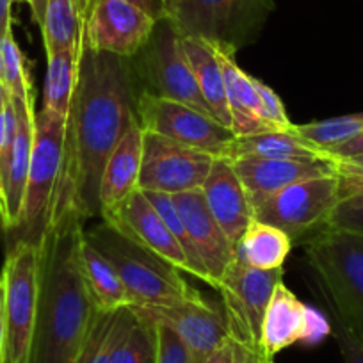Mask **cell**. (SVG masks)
Segmentation results:
<instances>
[{
    "label": "cell",
    "mask_w": 363,
    "mask_h": 363,
    "mask_svg": "<svg viewBox=\"0 0 363 363\" xmlns=\"http://www.w3.org/2000/svg\"><path fill=\"white\" fill-rule=\"evenodd\" d=\"M139 93L132 59L100 54L84 45L75 95L66 116L61 177L47 228L68 219L86 223L100 216L104 167L138 121Z\"/></svg>",
    "instance_id": "1"
},
{
    "label": "cell",
    "mask_w": 363,
    "mask_h": 363,
    "mask_svg": "<svg viewBox=\"0 0 363 363\" xmlns=\"http://www.w3.org/2000/svg\"><path fill=\"white\" fill-rule=\"evenodd\" d=\"M84 223H57L40 244V294L30 363H77L96 308L80 264Z\"/></svg>",
    "instance_id": "2"
},
{
    "label": "cell",
    "mask_w": 363,
    "mask_h": 363,
    "mask_svg": "<svg viewBox=\"0 0 363 363\" xmlns=\"http://www.w3.org/2000/svg\"><path fill=\"white\" fill-rule=\"evenodd\" d=\"M84 235L116 267L132 306L173 305L200 296L177 267L121 235L107 223L84 232Z\"/></svg>",
    "instance_id": "3"
},
{
    "label": "cell",
    "mask_w": 363,
    "mask_h": 363,
    "mask_svg": "<svg viewBox=\"0 0 363 363\" xmlns=\"http://www.w3.org/2000/svg\"><path fill=\"white\" fill-rule=\"evenodd\" d=\"M328 306L363 335V235L326 228L306 242Z\"/></svg>",
    "instance_id": "4"
},
{
    "label": "cell",
    "mask_w": 363,
    "mask_h": 363,
    "mask_svg": "<svg viewBox=\"0 0 363 363\" xmlns=\"http://www.w3.org/2000/svg\"><path fill=\"white\" fill-rule=\"evenodd\" d=\"M271 11L272 0H166V22L180 36L235 52L253 41Z\"/></svg>",
    "instance_id": "5"
},
{
    "label": "cell",
    "mask_w": 363,
    "mask_h": 363,
    "mask_svg": "<svg viewBox=\"0 0 363 363\" xmlns=\"http://www.w3.org/2000/svg\"><path fill=\"white\" fill-rule=\"evenodd\" d=\"M66 118L41 109L34 118V145L18 228V240L38 242L47 228L62 166Z\"/></svg>",
    "instance_id": "6"
},
{
    "label": "cell",
    "mask_w": 363,
    "mask_h": 363,
    "mask_svg": "<svg viewBox=\"0 0 363 363\" xmlns=\"http://www.w3.org/2000/svg\"><path fill=\"white\" fill-rule=\"evenodd\" d=\"M0 277L6 284V363H30L40 294V244L16 240Z\"/></svg>",
    "instance_id": "7"
},
{
    "label": "cell",
    "mask_w": 363,
    "mask_h": 363,
    "mask_svg": "<svg viewBox=\"0 0 363 363\" xmlns=\"http://www.w3.org/2000/svg\"><path fill=\"white\" fill-rule=\"evenodd\" d=\"M134 59L138 61H132V66L143 82V91L177 100L212 116L182 47V36L166 20L157 22L150 41Z\"/></svg>",
    "instance_id": "8"
},
{
    "label": "cell",
    "mask_w": 363,
    "mask_h": 363,
    "mask_svg": "<svg viewBox=\"0 0 363 363\" xmlns=\"http://www.w3.org/2000/svg\"><path fill=\"white\" fill-rule=\"evenodd\" d=\"M340 201V182L335 177L310 178L285 187L253 208L255 219L277 226L292 242L328 228L331 214Z\"/></svg>",
    "instance_id": "9"
},
{
    "label": "cell",
    "mask_w": 363,
    "mask_h": 363,
    "mask_svg": "<svg viewBox=\"0 0 363 363\" xmlns=\"http://www.w3.org/2000/svg\"><path fill=\"white\" fill-rule=\"evenodd\" d=\"M284 281V267L260 271L233 258L219 284L230 337L260 352V331L271 296Z\"/></svg>",
    "instance_id": "10"
},
{
    "label": "cell",
    "mask_w": 363,
    "mask_h": 363,
    "mask_svg": "<svg viewBox=\"0 0 363 363\" xmlns=\"http://www.w3.org/2000/svg\"><path fill=\"white\" fill-rule=\"evenodd\" d=\"M135 113L143 130L164 135L214 157H225L230 143L237 138L211 114L143 89L138 96Z\"/></svg>",
    "instance_id": "11"
},
{
    "label": "cell",
    "mask_w": 363,
    "mask_h": 363,
    "mask_svg": "<svg viewBox=\"0 0 363 363\" xmlns=\"http://www.w3.org/2000/svg\"><path fill=\"white\" fill-rule=\"evenodd\" d=\"M214 160L211 153L143 130L139 189L166 194L201 189Z\"/></svg>",
    "instance_id": "12"
},
{
    "label": "cell",
    "mask_w": 363,
    "mask_h": 363,
    "mask_svg": "<svg viewBox=\"0 0 363 363\" xmlns=\"http://www.w3.org/2000/svg\"><path fill=\"white\" fill-rule=\"evenodd\" d=\"M157 22L127 0H89L84 45L100 54L134 59L152 38Z\"/></svg>",
    "instance_id": "13"
},
{
    "label": "cell",
    "mask_w": 363,
    "mask_h": 363,
    "mask_svg": "<svg viewBox=\"0 0 363 363\" xmlns=\"http://www.w3.org/2000/svg\"><path fill=\"white\" fill-rule=\"evenodd\" d=\"M141 319L162 324L184 340L193 363H205L208 356L230 337L228 323L221 303L203 296L159 306H132Z\"/></svg>",
    "instance_id": "14"
},
{
    "label": "cell",
    "mask_w": 363,
    "mask_h": 363,
    "mask_svg": "<svg viewBox=\"0 0 363 363\" xmlns=\"http://www.w3.org/2000/svg\"><path fill=\"white\" fill-rule=\"evenodd\" d=\"M331 335V323L315 308L296 298L294 292L280 281L274 287L260 331V352L274 358L278 352L303 342L315 345Z\"/></svg>",
    "instance_id": "15"
},
{
    "label": "cell",
    "mask_w": 363,
    "mask_h": 363,
    "mask_svg": "<svg viewBox=\"0 0 363 363\" xmlns=\"http://www.w3.org/2000/svg\"><path fill=\"white\" fill-rule=\"evenodd\" d=\"M102 219L121 235L155 253L178 271L191 274V265L186 253L141 189L135 191L123 205H120L111 214L104 216Z\"/></svg>",
    "instance_id": "16"
},
{
    "label": "cell",
    "mask_w": 363,
    "mask_h": 363,
    "mask_svg": "<svg viewBox=\"0 0 363 363\" xmlns=\"http://www.w3.org/2000/svg\"><path fill=\"white\" fill-rule=\"evenodd\" d=\"M171 196L203 262L205 271L211 278V287L218 291L226 269L237 257L235 246L230 242L226 233L208 211L203 191L193 189Z\"/></svg>",
    "instance_id": "17"
},
{
    "label": "cell",
    "mask_w": 363,
    "mask_h": 363,
    "mask_svg": "<svg viewBox=\"0 0 363 363\" xmlns=\"http://www.w3.org/2000/svg\"><path fill=\"white\" fill-rule=\"evenodd\" d=\"M232 162L253 208L292 184L338 174L333 159L280 160L240 157L232 159Z\"/></svg>",
    "instance_id": "18"
},
{
    "label": "cell",
    "mask_w": 363,
    "mask_h": 363,
    "mask_svg": "<svg viewBox=\"0 0 363 363\" xmlns=\"http://www.w3.org/2000/svg\"><path fill=\"white\" fill-rule=\"evenodd\" d=\"M201 191L208 211L237 250L242 235L253 223L255 214L232 159L216 157Z\"/></svg>",
    "instance_id": "19"
},
{
    "label": "cell",
    "mask_w": 363,
    "mask_h": 363,
    "mask_svg": "<svg viewBox=\"0 0 363 363\" xmlns=\"http://www.w3.org/2000/svg\"><path fill=\"white\" fill-rule=\"evenodd\" d=\"M11 100L16 113V135L8 178H6L4 201L0 207V223L6 230L18 228L20 216H22L34 145V118H36L34 100H27V102L16 99Z\"/></svg>",
    "instance_id": "20"
},
{
    "label": "cell",
    "mask_w": 363,
    "mask_h": 363,
    "mask_svg": "<svg viewBox=\"0 0 363 363\" xmlns=\"http://www.w3.org/2000/svg\"><path fill=\"white\" fill-rule=\"evenodd\" d=\"M143 162V128L132 123L114 152L107 159L100 180V216H107L123 205L139 189Z\"/></svg>",
    "instance_id": "21"
},
{
    "label": "cell",
    "mask_w": 363,
    "mask_h": 363,
    "mask_svg": "<svg viewBox=\"0 0 363 363\" xmlns=\"http://www.w3.org/2000/svg\"><path fill=\"white\" fill-rule=\"evenodd\" d=\"M212 47H214L223 77H225L233 134L240 138V135H253L272 130L262 118L260 99L255 89L253 77L242 72L237 65V52L216 43H212Z\"/></svg>",
    "instance_id": "22"
},
{
    "label": "cell",
    "mask_w": 363,
    "mask_h": 363,
    "mask_svg": "<svg viewBox=\"0 0 363 363\" xmlns=\"http://www.w3.org/2000/svg\"><path fill=\"white\" fill-rule=\"evenodd\" d=\"M182 47L189 59L198 87L212 116L232 130V114H230L228 96H226L225 77H223V69L219 66L212 43L201 38L182 36Z\"/></svg>",
    "instance_id": "23"
},
{
    "label": "cell",
    "mask_w": 363,
    "mask_h": 363,
    "mask_svg": "<svg viewBox=\"0 0 363 363\" xmlns=\"http://www.w3.org/2000/svg\"><path fill=\"white\" fill-rule=\"evenodd\" d=\"M228 159L258 157V159L280 160H315L330 159L308 141L299 138L294 130H269L262 134L240 135L230 143L226 155Z\"/></svg>",
    "instance_id": "24"
},
{
    "label": "cell",
    "mask_w": 363,
    "mask_h": 363,
    "mask_svg": "<svg viewBox=\"0 0 363 363\" xmlns=\"http://www.w3.org/2000/svg\"><path fill=\"white\" fill-rule=\"evenodd\" d=\"M80 264L93 301L100 312L132 306V299L109 258L100 253L86 235L80 240Z\"/></svg>",
    "instance_id": "25"
},
{
    "label": "cell",
    "mask_w": 363,
    "mask_h": 363,
    "mask_svg": "<svg viewBox=\"0 0 363 363\" xmlns=\"http://www.w3.org/2000/svg\"><path fill=\"white\" fill-rule=\"evenodd\" d=\"M138 323L132 306L100 312L84 342L77 363H113L118 345Z\"/></svg>",
    "instance_id": "26"
},
{
    "label": "cell",
    "mask_w": 363,
    "mask_h": 363,
    "mask_svg": "<svg viewBox=\"0 0 363 363\" xmlns=\"http://www.w3.org/2000/svg\"><path fill=\"white\" fill-rule=\"evenodd\" d=\"M292 244L291 237L280 228L253 219L237 246V257L250 267L272 271L284 267Z\"/></svg>",
    "instance_id": "27"
},
{
    "label": "cell",
    "mask_w": 363,
    "mask_h": 363,
    "mask_svg": "<svg viewBox=\"0 0 363 363\" xmlns=\"http://www.w3.org/2000/svg\"><path fill=\"white\" fill-rule=\"evenodd\" d=\"M40 27L47 57L62 50L84 48V20L73 0H47Z\"/></svg>",
    "instance_id": "28"
},
{
    "label": "cell",
    "mask_w": 363,
    "mask_h": 363,
    "mask_svg": "<svg viewBox=\"0 0 363 363\" xmlns=\"http://www.w3.org/2000/svg\"><path fill=\"white\" fill-rule=\"evenodd\" d=\"M84 48L80 50H62L47 57V77H45L43 107L61 116H68L73 95H75L79 68Z\"/></svg>",
    "instance_id": "29"
},
{
    "label": "cell",
    "mask_w": 363,
    "mask_h": 363,
    "mask_svg": "<svg viewBox=\"0 0 363 363\" xmlns=\"http://www.w3.org/2000/svg\"><path fill=\"white\" fill-rule=\"evenodd\" d=\"M292 130L319 148L320 152L330 153L344 143L351 141L352 138L363 132V113L345 114V116L330 118L323 121H312L305 125H294ZM331 159V157H330Z\"/></svg>",
    "instance_id": "30"
},
{
    "label": "cell",
    "mask_w": 363,
    "mask_h": 363,
    "mask_svg": "<svg viewBox=\"0 0 363 363\" xmlns=\"http://www.w3.org/2000/svg\"><path fill=\"white\" fill-rule=\"evenodd\" d=\"M143 193L146 194L150 203L155 207V211L159 212L162 221L166 223L169 232L173 233L177 242L180 244V247L184 250V253H186L187 260H189V265H191V274L196 277L198 280L203 281V284L211 285V278H208L207 271H205L203 267V262H201L200 255H198L196 246H194L193 239H191L189 232H187L186 223H184V219H182L177 205H174L173 196L166 193H153V191H143Z\"/></svg>",
    "instance_id": "31"
},
{
    "label": "cell",
    "mask_w": 363,
    "mask_h": 363,
    "mask_svg": "<svg viewBox=\"0 0 363 363\" xmlns=\"http://www.w3.org/2000/svg\"><path fill=\"white\" fill-rule=\"evenodd\" d=\"M0 54L4 61V84L8 86L11 99L16 100H34L33 84H30L29 72L26 66V57L16 43L13 30H9L0 41Z\"/></svg>",
    "instance_id": "32"
},
{
    "label": "cell",
    "mask_w": 363,
    "mask_h": 363,
    "mask_svg": "<svg viewBox=\"0 0 363 363\" xmlns=\"http://www.w3.org/2000/svg\"><path fill=\"white\" fill-rule=\"evenodd\" d=\"M138 315V313H135ZM157 362V331L155 324L141 319L132 326L127 337L118 345L113 363H155Z\"/></svg>",
    "instance_id": "33"
},
{
    "label": "cell",
    "mask_w": 363,
    "mask_h": 363,
    "mask_svg": "<svg viewBox=\"0 0 363 363\" xmlns=\"http://www.w3.org/2000/svg\"><path fill=\"white\" fill-rule=\"evenodd\" d=\"M16 135V113L13 100L6 106L4 113L0 114V207L4 201L6 178H8L9 162H11L13 145Z\"/></svg>",
    "instance_id": "34"
},
{
    "label": "cell",
    "mask_w": 363,
    "mask_h": 363,
    "mask_svg": "<svg viewBox=\"0 0 363 363\" xmlns=\"http://www.w3.org/2000/svg\"><path fill=\"white\" fill-rule=\"evenodd\" d=\"M255 89L258 93V99H260V109H262V118H264L265 123L272 128V130H291L294 127L291 120L287 116V111H285L284 102H281L280 96L274 93L269 86H265L262 80L255 79L253 77Z\"/></svg>",
    "instance_id": "35"
},
{
    "label": "cell",
    "mask_w": 363,
    "mask_h": 363,
    "mask_svg": "<svg viewBox=\"0 0 363 363\" xmlns=\"http://www.w3.org/2000/svg\"><path fill=\"white\" fill-rule=\"evenodd\" d=\"M330 308V306H328ZM331 313V333L337 338L340 347L342 358L345 363H363V335L358 333L354 328L349 326L335 310L330 308Z\"/></svg>",
    "instance_id": "36"
},
{
    "label": "cell",
    "mask_w": 363,
    "mask_h": 363,
    "mask_svg": "<svg viewBox=\"0 0 363 363\" xmlns=\"http://www.w3.org/2000/svg\"><path fill=\"white\" fill-rule=\"evenodd\" d=\"M328 228L363 235V198L349 196L338 201L328 223Z\"/></svg>",
    "instance_id": "37"
},
{
    "label": "cell",
    "mask_w": 363,
    "mask_h": 363,
    "mask_svg": "<svg viewBox=\"0 0 363 363\" xmlns=\"http://www.w3.org/2000/svg\"><path fill=\"white\" fill-rule=\"evenodd\" d=\"M157 362L155 363H193L191 352L180 337L162 324H155Z\"/></svg>",
    "instance_id": "38"
},
{
    "label": "cell",
    "mask_w": 363,
    "mask_h": 363,
    "mask_svg": "<svg viewBox=\"0 0 363 363\" xmlns=\"http://www.w3.org/2000/svg\"><path fill=\"white\" fill-rule=\"evenodd\" d=\"M257 356L258 351H253L235 338L228 337L205 363H257Z\"/></svg>",
    "instance_id": "39"
},
{
    "label": "cell",
    "mask_w": 363,
    "mask_h": 363,
    "mask_svg": "<svg viewBox=\"0 0 363 363\" xmlns=\"http://www.w3.org/2000/svg\"><path fill=\"white\" fill-rule=\"evenodd\" d=\"M130 4H134L135 8L143 9L146 15L152 16L155 22H162L166 20V0H127Z\"/></svg>",
    "instance_id": "40"
},
{
    "label": "cell",
    "mask_w": 363,
    "mask_h": 363,
    "mask_svg": "<svg viewBox=\"0 0 363 363\" xmlns=\"http://www.w3.org/2000/svg\"><path fill=\"white\" fill-rule=\"evenodd\" d=\"M362 153H363V132H359L356 138H352L351 141L344 143L342 146L335 148L333 152H330L328 155H330L333 160H337V159H347V157L362 155Z\"/></svg>",
    "instance_id": "41"
},
{
    "label": "cell",
    "mask_w": 363,
    "mask_h": 363,
    "mask_svg": "<svg viewBox=\"0 0 363 363\" xmlns=\"http://www.w3.org/2000/svg\"><path fill=\"white\" fill-rule=\"evenodd\" d=\"M0 363H6V284L0 277Z\"/></svg>",
    "instance_id": "42"
},
{
    "label": "cell",
    "mask_w": 363,
    "mask_h": 363,
    "mask_svg": "<svg viewBox=\"0 0 363 363\" xmlns=\"http://www.w3.org/2000/svg\"><path fill=\"white\" fill-rule=\"evenodd\" d=\"M335 166H337L338 174H362L363 177V153L347 157V159H337Z\"/></svg>",
    "instance_id": "43"
},
{
    "label": "cell",
    "mask_w": 363,
    "mask_h": 363,
    "mask_svg": "<svg viewBox=\"0 0 363 363\" xmlns=\"http://www.w3.org/2000/svg\"><path fill=\"white\" fill-rule=\"evenodd\" d=\"M11 6L13 0H0V41L4 40L9 30H13Z\"/></svg>",
    "instance_id": "44"
},
{
    "label": "cell",
    "mask_w": 363,
    "mask_h": 363,
    "mask_svg": "<svg viewBox=\"0 0 363 363\" xmlns=\"http://www.w3.org/2000/svg\"><path fill=\"white\" fill-rule=\"evenodd\" d=\"M45 6H47V0H29V8L30 13H33V20L41 26L45 15Z\"/></svg>",
    "instance_id": "45"
},
{
    "label": "cell",
    "mask_w": 363,
    "mask_h": 363,
    "mask_svg": "<svg viewBox=\"0 0 363 363\" xmlns=\"http://www.w3.org/2000/svg\"><path fill=\"white\" fill-rule=\"evenodd\" d=\"M9 100H11V93H9L8 86H6V84L0 80V114L4 113L6 106L9 104Z\"/></svg>",
    "instance_id": "46"
},
{
    "label": "cell",
    "mask_w": 363,
    "mask_h": 363,
    "mask_svg": "<svg viewBox=\"0 0 363 363\" xmlns=\"http://www.w3.org/2000/svg\"><path fill=\"white\" fill-rule=\"evenodd\" d=\"M77 6V11H79L80 18L84 20V16H86V11H87V4H89V0H73Z\"/></svg>",
    "instance_id": "47"
},
{
    "label": "cell",
    "mask_w": 363,
    "mask_h": 363,
    "mask_svg": "<svg viewBox=\"0 0 363 363\" xmlns=\"http://www.w3.org/2000/svg\"><path fill=\"white\" fill-rule=\"evenodd\" d=\"M257 363H272V358H267V356H264L262 352H258Z\"/></svg>",
    "instance_id": "48"
},
{
    "label": "cell",
    "mask_w": 363,
    "mask_h": 363,
    "mask_svg": "<svg viewBox=\"0 0 363 363\" xmlns=\"http://www.w3.org/2000/svg\"><path fill=\"white\" fill-rule=\"evenodd\" d=\"M0 80L4 82V61H2V54H0Z\"/></svg>",
    "instance_id": "49"
},
{
    "label": "cell",
    "mask_w": 363,
    "mask_h": 363,
    "mask_svg": "<svg viewBox=\"0 0 363 363\" xmlns=\"http://www.w3.org/2000/svg\"><path fill=\"white\" fill-rule=\"evenodd\" d=\"M13 4H29V0H13Z\"/></svg>",
    "instance_id": "50"
},
{
    "label": "cell",
    "mask_w": 363,
    "mask_h": 363,
    "mask_svg": "<svg viewBox=\"0 0 363 363\" xmlns=\"http://www.w3.org/2000/svg\"><path fill=\"white\" fill-rule=\"evenodd\" d=\"M352 196H362L363 198V189L359 191V193H356V194H352Z\"/></svg>",
    "instance_id": "51"
}]
</instances>
